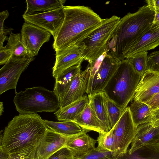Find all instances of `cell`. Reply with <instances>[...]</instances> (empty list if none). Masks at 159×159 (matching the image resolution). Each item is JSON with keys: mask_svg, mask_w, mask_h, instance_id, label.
Here are the masks:
<instances>
[{"mask_svg": "<svg viewBox=\"0 0 159 159\" xmlns=\"http://www.w3.org/2000/svg\"><path fill=\"white\" fill-rule=\"evenodd\" d=\"M159 91V72L147 70L141 76L133 100L146 103Z\"/></svg>", "mask_w": 159, "mask_h": 159, "instance_id": "5bb4252c", "label": "cell"}, {"mask_svg": "<svg viewBox=\"0 0 159 159\" xmlns=\"http://www.w3.org/2000/svg\"><path fill=\"white\" fill-rule=\"evenodd\" d=\"M66 137L48 129L37 146L34 159H48L65 147Z\"/></svg>", "mask_w": 159, "mask_h": 159, "instance_id": "4fadbf2b", "label": "cell"}, {"mask_svg": "<svg viewBox=\"0 0 159 159\" xmlns=\"http://www.w3.org/2000/svg\"><path fill=\"white\" fill-rule=\"evenodd\" d=\"M89 131L83 129L77 134L66 137L65 147L71 150L75 157L83 155L95 148L97 141L87 134Z\"/></svg>", "mask_w": 159, "mask_h": 159, "instance_id": "2e32d148", "label": "cell"}, {"mask_svg": "<svg viewBox=\"0 0 159 159\" xmlns=\"http://www.w3.org/2000/svg\"><path fill=\"white\" fill-rule=\"evenodd\" d=\"M145 103L152 111L159 109V91Z\"/></svg>", "mask_w": 159, "mask_h": 159, "instance_id": "8d00e7d4", "label": "cell"}, {"mask_svg": "<svg viewBox=\"0 0 159 159\" xmlns=\"http://www.w3.org/2000/svg\"><path fill=\"white\" fill-rule=\"evenodd\" d=\"M145 1L154 10H159V0H147Z\"/></svg>", "mask_w": 159, "mask_h": 159, "instance_id": "ab89813d", "label": "cell"}, {"mask_svg": "<svg viewBox=\"0 0 159 159\" xmlns=\"http://www.w3.org/2000/svg\"><path fill=\"white\" fill-rule=\"evenodd\" d=\"M159 45V26L151 27L128 51L125 59L139 52H148Z\"/></svg>", "mask_w": 159, "mask_h": 159, "instance_id": "d6986e66", "label": "cell"}, {"mask_svg": "<svg viewBox=\"0 0 159 159\" xmlns=\"http://www.w3.org/2000/svg\"><path fill=\"white\" fill-rule=\"evenodd\" d=\"M148 53V52H139L128 58L135 70L141 75L147 71Z\"/></svg>", "mask_w": 159, "mask_h": 159, "instance_id": "f1b7e54d", "label": "cell"}, {"mask_svg": "<svg viewBox=\"0 0 159 159\" xmlns=\"http://www.w3.org/2000/svg\"><path fill=\"white\" fill-rule=\"evenodd\" d=\"M3 103L2 102H0V116H1L2 113L3 111Z\"/></svg>", "mask_w": 159, "mask_h": 159, "instance_id": "ee69618b", "label": "cell"}, {"mask_svg": "<svg viewBox=\"0 0 159 159\" xmlns=\"http://www.w3.org/2000/svg\"><path fill=\"white\" fill-rule=\"evenodd\" d=\"M89 102L88 96L71 103L65 107L59 108L54 113L59 121H73L83 110Z\"/></svg>", "mask_w": 159, "mask_h": 159, "instance_id": "44dd1931", "label": "cell"}, {"mask_svg": "<svg viewBox=\"0 0 159 159\" xmlns=\"http://www.w3.org/2000/svg\"><path fill=\"white\" fill-rule=\"evenodd\" d=\"M48 129L37 113L16 116L1 134L0 148L11 154L38 145Z\"/></svg>", "mask_w": 159, "mask_h": 159, "instance_id": "3957f363", "label": "cell"}, {"mask_svg": "<svg viewBox=\"0 0 159 159\" xmlns=\"http://www.w3.org/2000/svg\"><path fill=\"white\" fill-rule=\"evenodd\" d=\"M115 148L113 159H117L126 153L136 134L137 127L133 122L129 107L124 111L120 118L113 127Z\"/></svg>", "mask_w": 159, "mask_h": 159, "instance_id": "52a82bcc", "label": "cell"}, {"mask_svg": "<svg viewBox=\"0 0 159 159\" xmlns=\"http://www.w3.org/2000/svg\"><path fill=\"white\" fill-rule=\"evenodd\" d=\"M107 53V52H105L102 55L95 61L89 62V66L90 74L88 88L91 85L93 79L100 67L102 61L106 55Z\"/></svg>", "mask_w": 159, "mask_h": 159, "instance_id": "836d02e7", "label": "cell"}, {"mask_svg": "<svg viewBox=\"0 0 159 159\" xmlns=\"http://www.w3.org/2000/svg\"><path fill=\"white\" fill-rule=\"evenodd\" d=\"M149 123L153 126L159 128V109L152 111V116Z\"/></svg>", "mask_w": 159, "mask_h": 159, "instance_id": "f35d334b", "label": "cell"}, {"mask_svg": "<svg viewBox=\"0 0 159 159\" xmlns=\"http://www.w3.org/2000/svg\"><path fill=\"white\" fill-rule=\"evenodd\" d=\"M107 108L110 125L112 128L120 118L124 110L108 98Z\"/></svg>", "mask_w": 159, "mask_h": 159, "instance_id": "f546056e", "label": "cell"}, {"mask_svg": "<svg viewBox=\"0 0 159 159\" xmlns=\"http://www.w3.org/2000/svg\"><path fill=\"white\" fill-rule=\"evenodd\" d=\"M117 159H159V143L143 146L131 153L127 150Z\"/></svg>", "mask_w": 159, "mask_h": 159, "instance_id": "484cf974", "label": "cell"}, {"mask_svg": "<svg viewBox=\"0 0 159 159\" xmlns=\"http://www.w3.org/2000/svg\"><path fill=\"white\" fill-rule=\"evenodd\" d=\"M73 159H79L78 158H77L76 157H75Z\"/></svg>", "mask_w": 159, "mask_h": 159, "instance_id": "f6af8a7d", "label": "cell"}, {"mask_svg": "<svg viewBox=\"0 0 159 159\" xmlns=\"http://www.w3.org/2000/svg\"><path fill=\"white\" fill-rule=\"evenodd\" d=\"M12 51L6 46L0 48V64H5L12 55Z\"/></svg>", "mask_w": 159, "mask_h": 159, "instance_id": "d590c367", "label": "cell"}, {"mask_svg": "<svg viewBox=\"0 0 159 159\" xmlns=\"http://www.w3.org/2000/svg\"><path fill=\"white\" fill-rule=\"evenodd\" d=\"M0 159H8L10 154L0 148Z\"/></svg>", "mask_w": 159, "mask_h": 159, "instance_id": "b9f144b4", "label": "cell"}, {"mask_svg": "<svg viewBox=\"0 0 159 159\" xmlns=\"http://www.w3.org/2000/svg\"><path fill=\"white\" fill-rule=\"evenodd\" d=\"M65 17L52 45L56 52L77 45L101 23L102 19L84 6L63 7Z\"/></svg>", "mask_w": 159, "mask_h": 159, "instance_id": "7a4b0ae2", "label": "cell"}, {"mask_svg": "<svg viewBox=\"0 0 159 159\" xmlns=\"http://www.w3.org/2000/svg\"><path fill=\"white\" fill-rule=\"evenodd\" d=\"M84 60L77 45L56 52V60L52 68V75L55 79L63 71L72 66L81 65Z\"/></svg>", "mask_w": 159, "mask_h": 159, "instance_id": "7c38bea8", "label": "cell"}, {"mask_svg": "<svg viewBox=\"0 0 159 159\" xmlns=\"http://www.w3.org/2000/svg\"><path fill=\"white\" fill-rule=\"evenodd\" d=\"M6 46L12 51L11 57L13 58H20L29 56L21 41L20 33L15 34L11 32Z\"/></svg>", "mask_w": 159, "mask_h": 159, "instance_id": "4316f807", "label": "cell"}, {"mask_svg": "<svg viewBox=\"0 0 159 159\" xmlns=\"http://www.w3.org/2000/svg\"><path fill=\"white\" fill-rule=\"evenodd\" d=\"M81 65L70 67L61 73L55 79L53 90L62 99L68 91L76 75L81 71Z\"/></svg>", "mask_w": 159, "mask_h": 159, "instance_id": "ffe728a7", "label": "cell"}, {"mask_svg": "<svg viewBox=\"0 0 159 159\" xmlns=\"http://www.w3.org/2000/svg\"><path fill=\"white\" fill-rule=\"evenodd\" d=\"M44 120L48 129L65 137L77 134L83 129L79 125L73 121L56 122Z\"/></svg>", "mask_w": 159, "mask_h": 159, "instance_id": "d4e9b609", "label": "cell"}, {"mask_svg": "<svg viewBox=\"0 0 159 159\" xmlns=\"http://www.w3.org/2000/svg\"><path fill=\"white\" fill-rule=\"evenodd\" d=\"M76 157L79 159H113L112 153L111 152L100 150L97 147L83 155Z\"/></svg>", "mask_w": 159, "mask_h": 159, "instance_id": "4dcf8cb0", "label": "cell"}, {"mask_svg": "<svg viewBox=\"0 0 159 159\" xmlns=\"http://www.w3.org/2000/svg\"><path fill=\"white\" fill-rule=\"evenodd\" d=\"M73 122L82 129L93 131L98 133L104 132L100 121L89 103Z\"/></svg>", "mask_w": 159, "mask_h": 159, "instance_id": "7402d4cb", "label": "cell"}, {"mask_svg": "<svg viewBox=\"0 0 159 159\" xmlns=\"http://www.w3.org/2000/svg\"><path fill=\"white\" fill-rule=\"evenodd\" d=\"M9 15L7 10L4 11L0 13V34H4V23L5 20L8 18Z\"/></svg>", "mask_w": 159, "mask_h": 159, "instance_id": "74e56055", "label": "cell"}, {"mask_svg": "<svg viewBox=\"0 0 159 159\" xmlns=\"http://www.w3.org/2000/svg\"><path fill=\"white\" fill-rule=\"evenodd\" d=\"M120 18L114 15L102 19L100 24L77 46L84 60L96 61L106 52L107 45Z\"/></svg>", "mask_w": 159, "mask_h": 159, "instance_id": "8992f818", "label": "cell"}, {"mask_svg": "<svg viewBox=\"0 0 159 159\" xmlns=\"http://www.w3.org/2000/svg\"><path fill=\"white\" fill-rule=\"evenodd\" d=\"M22 17L25 22L46 30L54 38L62 24L65 14L62 7L52 11L36 13Z\"/></svg>", "mask_w": 159, "mask_h": 159, "instance_id": "30bf717a", "label": "cell"}, {"mask_svg": "<svg viewBox=\"0 0 159 159\" xmlns=\"http://www.w3.org/2000/svg\"><path fill=\"white\" fill-rule=\"evenodd\" d=\"M147 70L159 72V51L153 52L148 56Z\"/></svg>", "mask_w": 159, "mask_h": 159, "instance_id": "d6a6232c", "label": "cell"}, {"mask_svg": "<svg viewBox=\"0 0 159 159\" xmlns=\"http://www.w3.org/2000/svg\"><path fill=\"white\" fill-rule=\"evenodd\" d=\"M75 157L73 152L65 147L56 152L48 159H73Z\"/></svg>", "mask_w": 159, "mask_h": 159, "instance_id": "e575fe53", "label": "cell"}, {"mask_svg": "<svg viewBox=\"0 0 159 159\" xmlns=\"http://www.w3.org/2000/svg\"><path fill=\"white\" fill-rule=\"evenodd\" d=\"M21 41L29 56L37 55L40 49L49 40L51 34L46 30L33 24L25 22L21 30Z\"/></svg>", "mask_w": 159, "mask_h": 159, "instance_id": "9c48e42d", "label": "cell"}, {"mask_svg": "<svg viewBox=\"0 0 159 159\" xmlns=\"http://www.w3.org/2000/svg\"><path fill=\"white\" fill-rule=\"evenodd\" d=\"M155 14L147 4L120 18L108 44L107 53L120 61L125 59L129 50L151 29Z\"/></svg>", "mask_w": 159, "mask_h": 159, "instance_id": "6da1fadb", "label": "cell"}, {"mask_svg": "<svg viewBox=\"0 0 159 159\" xmlns=\"http://www.w3.org/2000/svg\"><path fill=\"white\" fill-rule=\"evenodd\" d=\"M97 141L98 149L113 152L115 148L114 136L111 129L110 131L99 133Z\"/></svg>", "mask_w": 159, "mask_h": 159, "instance_id": "83f0119b", "label": "cell"}, {"mask_svg": "<svg viewBox=\"0 0 159 159\" xmlns=\"http://www.w3.org/2000/svg\"><path fill=\"white\" fill-rule=\"evenodd\" d=\"M89 74L88 65L84 70L81 71L76 75L68 91L60 100V108L65 107L84 97L86 93Z\"/></svg>", "mask_w": 159, "mask_h": 159, "instance_id": "9a60e30c", "label": "cell"}, {"mask_svg": "<svg viewBox=\"0 0 159 159\" xmlns=\"http://www.w3.org/2000/svg\"><path fill=\"white\" fill-rule=\"evenodd\" d=\"M159 143V128L153 126L150 123L140 125L137 127L136 134L128 152L131 153L145 145Z\"/></svg>", "mask_w": 159, "mask_h": 159, "instance_id": "e0dca14e", "label": "cell"}, {"mask_svg": "<svg viewBox=\"0 0 159 159\" xmlns=\"http://www.w3.org/2000/svg\"><path fill=\"white\" fill-rule=\"evenodd\" d=\"M89 104L99 120L104 132L111 129L109 118L107 108V98L103 91L88 95Z\"/></svg>", "mask_w": 159, "mask_h": 159, "instance_id": "ac0fdd59", "label": "cell"}, {"mask_svg": "<svg viewBox=\"0 0 159 159\" xmlns=\"http://www.w3.org/2000/svg\"><path fill=\"white\" fill-rule=\"evenodd\" d=\"M37 145L30 146L11 154L8 159H34Z\"/></svg>", "mask_w": 159, "mask_h": 159, "instance_id": "1f68e13d", "label": "cell"}, {"mask_svg": "<svg viewBox=\"0 0 159 159\" xmlns=\"http://www.w3.org/2000/svg\"><path fill=\"white\" fill-rule=\"evenodd\" d=\"M66 1L65 0H26V9L22 16L61 7Z\"/></svg>", "mask_w": 159, "mask_h": 159, "instance_id": "603a6c76", "label": "cell"}, {"mask_svg": "<svg viewBox=\"0 0 159 159\" xmlns=\"http://www.w3.org/2000/svg\"><path fill=\"white\" fill-rule=\"evenodd\" d=\"M13 102L17 111L21 114L55 112L60 105L59 98L54 91L40 86L16 91Z\"/></svg>", "mask_w": 159, "mask_h": 159, "instance_id": "5b68a950", "label": "cell"}, {"mask_svg": "<svg viewBox=\"0 0 159 159\" xmlns=\"http://www.w3.org/2000/svg\"><path fill=\"white\" fill-rule=\"evenodd\" d=\"M142 75L133 68L129 59L120 65L103 92L107 98L124 110L133 99Z\"/></svg>", "mask_w": 159, "mask_h": 159, "instance_id": "277c9868", "label": "cell"}, {"mask_svg": "<svg viewBox=\"0 0 159 159\" xmlns=\"http://www.w3.org/2000/svg\"><path fill=\"white\" fill-rule=\"evenodd\" d=\"M129 108L133 122L136 127L150 122L152 111L146 103L133 100Z\"/></svg>", "mask_w": 159, "mask_h": 159, "instance_id": "cb8c5ba5", "label": "cell"}, {"mask_svg": "<svg viewBox=\"0 0 159 159\" xmlns=\"http://www.w3.org/2000/svg\"><path fill=\"white\" fill-rule=\"evenodd\" d=\"M120 61L107 53L104 58L86 94L92 95L103 91L118 68Z\"/></svg>", "mask_w": 159, "mask_h": 159, "instance_id": "8fae6325", "label": "cell"}, {"mask_svg": "<svg viewBox=\"0 0 159 159\" xmlns=\"http://www.w3.org/2000/svg\"><path fill=\"white\" fill-rule=\"evenodd\" d=\"M155 12V16L152 27L159 26V10H154Z\"/></svg>", "mask_w": 159, "mask_h": 159, "instance_id": "60d3db41", "label": "cell"}, {"mask_svg": "<svg viewBox=\"0 0 159 159\" xmlns=\"http://www.w3.org/2000/svg\"><path fill=\"white\" fill-rule=\"evenodd\" d=\"M34 59L30 56L10 58L0 70V94L9 89L16 90L21 74Z\"/></svg>", "mask_w": 159, "mask_h": 159, "instance_id": "ba28073f", "label": "cell"}, {"mask_svg": "<svg viewBox=\"0 0 159 159\" xmlns=\"http://www.w3.org/2000/svg\"><path fill=\"white\" fill-rule=\"evenodd\" d=\"M8 37L4 34H0V48L3 46V43L5 40H8Z\"/></svg>", "mask_w": 159, "mask_h": 159, "instance_id": "7bdbcfd3", "label": "cell"}]
</instances>
